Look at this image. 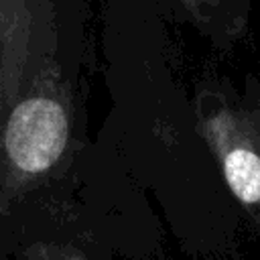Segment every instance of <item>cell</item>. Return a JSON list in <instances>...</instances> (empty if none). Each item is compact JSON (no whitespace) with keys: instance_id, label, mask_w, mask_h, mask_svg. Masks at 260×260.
I'll return each mask as SVG.
<instances>
[{"instance_id":"cell-1","label":"cell","mask_w":260,"mask_h":260,"mask_svg":"<svg viewBox=\"0 0 260 260\" xmlns=\"http://www.w3.org/2000/svg\"><path fill=\"white\" fill-rule=\"evenodd\" d=\"M67 116L51 98L18 104L6 126V150L26 173H41L61 156L67 140Z\"/></svg>"},{"instance_id":"cell-2","label":"cell","mask_w":260,"mask_h":260,"mask_svg":"<svg viewBox=\"0 0 260 260\" xmlns=\"http://www.w3.org/2000/svg\"><path fill=\"white\" fill-rule=\"evenodd\" d=\"M223 173L232 193L240 201H260V156L254 150L232 148L223 158Z\"/></svg>"}]
</instances>
